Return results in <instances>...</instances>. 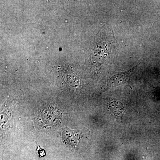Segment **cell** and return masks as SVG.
I'll return each mask as SVG.
<instances>
[{
  "label": "cell",
  "instance_id": "6da1fadb",
  "mask_svg": "<svg viewBox=\"0 0 160 160\" xmlns=\"http://www.w3.org/2000/svg\"><path fill=\"white\" fill-rule=\"evenodd\" d=\"M62 137L63 142H65L66 144H69L70 146H72L77 145L80 140L79 133L77 134L76 132L71 131L67 128L63 131Z\"/></svg>",
  "mask_w": 160,
  "mask_h": 160
},
{
  "label": "cell",
  "instance_id": "7a4b0ae2",
  "mask_svg": "<svg viewBox=\"0 0 160 160\" xmlns=\"http://www.w3.org/2000/svg\"><path fill=\"white\" fill-rule=\"evenodd\" d=\"M109 109L113 115L117 117L123 115L125 113L124 106L118 101H113L110 102L109 105Z\"/></svg>",
  "mask_w": 160,
  "mask_h": 160
},
{
  "label": "cell",
  "instance_id": "3957f363",
  "mask_svg": "<svg viewBox=\"0 0 160 160\" xmlns=\"http://www.w3.org/2000/svg\"><path fill=\"white\" fill-rule=\"evenodd\" d=\"M39 157L40 158H43L46 155V152L45 150L42 148H40L39 146H38V148L37 149Z\"/></svg>",
  "mask_w": 160,
  "mask_h": 160
}]
</instances>
